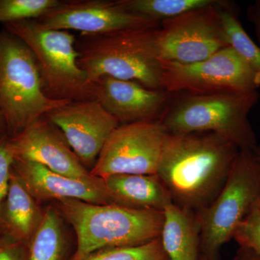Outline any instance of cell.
I'll return each mask as SVG.
<instances>
[{"label":"cell","mask_w":260,"mask_h":260,"mask_svg":"<svg viewBox=\"0 0 260 260\" xmlns=\"http://www.w3.org/2000/svg\"><path fill=\"white\" fill-rule=\"evenodd\" d=\"M90 95L120 124L160 120L171 102L164 89H149L131 80L103 76L90 83Z\"/></svg>","instance_id":"4fadbf2b"},{"label":"cell","mask_w":260,"mask_h":260,"mask_svg":"<svg viewBox=\"0 0 260 260\" xmlns=\"http://www.w3.org/2000/svg\"><path fill=\"white\" fill-rule=\"evenodd\" d=\"M225 5L220 1L162 21L156 32L160 60L191 64L229 47L221 18Z\"/></svg>","instance_id":"9c48e42d"},{"label":"cell","mask_w":260,"mask_h":260,"mask_svg":"<svg viewBox=\"0 0 260 260\" xmlns=\"http://www.w3.org/2000/svg\"><path fill=\"white\" fill-rule=\"evenodd\" d=\"M56 205L76 234V248L70 260H83L108 248L143 245L161 234L164 212L75 199L61 200Z\"/></svg>","instance_id":"7a4b0ae2"},{"label":"cell","mask_w":260,"mask_h":260,"mask_svg":"<svg viewBox=\"0 0 260 260\" xmlns=\"http://www.w3.org/2000/svg\"><path fill=\"white\" fill-rule=\"evenodd\" d=\"M233 239L239 246L249 248L260 256V199L238 226Z\"/></svg>","instance_id":"cb8c5ba5"},{"label":"cell","mask_w":260,"mask_h":260,"mask_svg":"<svg viewBox=\"0 0 260 260\" xmlns=\"http://www.w3.org/2000/svg\"><path fill=\"white\" fill-rule=\"evenodd\" d=\"M28 245L0 233V260H27Z\"/></svg>","instance_id":"484cf974"},{"label":"cell","mask_w":260,"mask_h":260,"mask_svg":"<svg viewBox=\"0 0 260 260\" xmlns=\"http://www.w3.org/2000/svg\"><path fill=\"white\" fill-rule=\"evenodd\" d=\"M44 214L13 169L9 189L0 209V233L28 245L42 225Z\"/></svg>","instance_id":"2e32d148"},{"label":"cell","mask_w":260,"mask_h":260,"mask_svg":"<svg viewBox=\"0 0 260 260\" xmlns=\"http://www.w3.org/2000/svg\"><path fill=\"white\" fill-rule=\"evenodd\" d=\"M226 6L222 8L221 18L228 44L260 73V47L251 40L237 15Z\"/></svg>","instance_id":"44dd1931"},{"label":"cell","mask_w":260,"mask_h":260,"mask_svg":"<svg viewBox=\"0 0 260 260\" xmlns=\"http://www.w3.org/2000/svg\"><path fill=\"white\" fill-rule=\"evenodd\" d=\"M59 0H0V23L38 20L59 3Z\"/></svg>","instance_id":"603a6c76"},{"label":"cell","mask_w":260,"mask_h":260,"mask_svg":"<svg viewBox=\"0 0 260 260\" xmlns=\"http://www.w3.org/2000/svg\"><path fill=\"white\" fill-rule=\"evenodd\" d=\"M103 179L113 204L161 212L173 204L172 195L158 175L114 174Z\"/></svg>","instance_id":"e0dca14e"},{"label":"cell","mask_w":260,"mask_h":260,"mask_svg":"<svg viewBox=\"0 0 260 260\" xmlns=\"http://www.w3.org/2000/svg\"><path fill=\"white\" fill-rule=\"evenodd\" d=\"M45 116L62 132L85 167H93L108 138L120 125L95 100L69 102Z\"/></svg>","instance_id":"7c38bea8"},{"label":"cell","mask_w":260,"mask_h":260,"mask_svg":"<svg viewBox=\"0 0 260 260\" xmlns=\"http://www.w3.org/2000/svg\"><path fill=\"white\" fill-rule=\"evenodd\" d=\"M198 260H208L206 259V257H205L204 256L202 255V254H200L199 258H198Z\"/></svg>","instance_id":"4dcf8cb0"},{"label":"cell","mask_w":260,"mask_h":260,"mask_svg":"<svg viewBox=\"0 0 260 260\" xmlns=\"http://www.w3.org/2000/svg\"><path fill=\"white\" fill-rule=\"evenodd\" d=\"M14 158L37 162L68 177L85 179L90 171L73 151L62 132L45 115L9 138Z\"/></svg>","instance_id":"5bb4252c"},{"label":"cell","mask_w":260,"mask_h":260,"mask_svg":"<svg viewBox=\"0 0 260 260\" xmlns=\"http://www.w3.org/2000/svg\"><path fill=\"white\" fill-rule=\"evenodd\" d=\"M13 169L39 204L64 199L79 200L96 205L113 204L102 178L68 177L37 162L15 158Z\"/></svg>","instance_id":"9a60e30c"},{"label":"cell","mask_w":260,"mask_h":260,"mask_svg":"<svg viewBox=\"0 0 260 260\" xmlns=\"http://www.w3.org/2000/svg\"><path fill=\"white\" fill-rule=\"evenodd\" d=\"M68 102L52 100L45 95L30 48L14 34L0 30V112L9 137L19 134Z\"/></svg>","instance_id":"5b68a950"},{"label":"cell","mask_w":260,"mask_h":260,"mask_svg":"<svg viewBox=\"0 0 260 260\" xmlns=\"http://www.w3.org/2000/svg\"><path fill=\"white\" fill-rule=\"evenodd\" d=\"M8 135V126L4 116L0 112V140Z\"/></svg>","instance_id":"f1b7e54d"},{"label":"cell","mask_w":260,"mask_h":260,"mask_svg":"<svg viewBox=\"0 0 260 260\" xmlns=\"http://www.w3.org/2000/svg\"><path fill=\"white\" fill-rule=\"evenodd\" d=\"M3 25L30 48L37 60L43 90L49 99L67 102L93 100L86 75L78 65L74 34L48 28L38 20Z\"/></svg>","instance_id":"8992f818"},{"label":"cell","mask_w":260,"mask_h":260,"mask_svg":"<svg viewBox=\"0 0 260 260\" xmlns=\"http://www.w3.org/2000/svg\"><path fill=\"white\" fill-rule=\"evenodd\" d=\"M254 153L255 154L256 158L260 164V145H257L255 148L254 149Z\"/></svg>","instance_id":"f546056e"},{"label":"cell","mask_w":260,"mask_h":260,"mask_svg":"<svg viewBox=\"0 0 260 260\" xmlns=\"http://www.w3.org/2000/svg\"><path fill=\"white\" fill-rule=\"evenodd\" d=\"M160 240L169 260H198L201 224L190 208L173 204L164 211Z\"/></svg>","instance_id":"ac0fdd59"},{"label":"cell","mask_w":260,"mask_h":260,"mask_svg":"<svg viewBox=\"0 0 260 260\" xmlns=\"http://www.w3.org/2000/svg\"><path fill=\"white\" fill-rule=\"evenodd\" d=\"M9 135L0 140V209L9 189L14 155L9 143Z\"/></svg>","instance_id":"d4e9b609"},{"label":"cell","mask_w":260,"mask_h":260,"mask_svg":"<svg viewBox=\"0 0 260 260\" xmlns=\"http://www.w3.org/2000/svg\"><path fill=\"white\" fill-rule=\"evenodd\" d=\"M232 260H260V256L249 248L240 246Z\"/></svg>","instance_id":"83f0119b"},{"label":"cell","mask_w":260,"mask_h":260,"mask_svg":"<svg viewBox=\"0 0 260 260\" xmlns=\"http://www.w3.org/2000/svg\"><path fill=\"white\" fill-rule=\"evenodd\" d=\"M259 199V162L254 150H240L220 194L208 208L196 212L201 224L200 254L220 260L222 246Z\"/></svg>","instance_id":"52a82bcc"},{"label":"cell","mask_w":260,"mask_h":260,"mask_svg":"<svg viewBox=\"0 0 260 260\" xmlns=\"http://www.w3.org/2000/svg\"><path fill=\"white\" fill-rule=\"evenodd\" d=\"M126 10L161 23L188 12L217 4L216 0H119Z\"/></svg>","instance_id":"ffe728a7"},{"label":"cell","mask_w":260,"mask_h":260,"mask_svg":"<svg viewBox=\"0 0 260 260\" xmlns=\"http://www.w3.org/2000/svg\"><path fill=\"white\" fill-rule=\"evenodd\" d=\"M61 218L57 208H47L42 225L28 244L27 260L71 259L73 255Z\"/></svg>","instance_id":"d6986e66"},{"label":"cell","mask_w":260,"mask_h":260,"mask_svg":"<svg viewBox=\"0 0 260 260\" xmlns=\"http://www.w3.org/2000/svg\"><path fill=\"white\" fill-rule=\"evenodd\" d=\"M159 28V27H158ZM158 28H136L77 38L78 65L90 84L103 76L131 80L149 89H162Z\"/></svg>","instance_id":"3957f363"},{"label":"cell","mask_w":260,"mask_h":260,"mask_svg":"<svg viewBox=\"0 0 260 260\" xmlns=\"http://www.w3.org/2000/svg\"><path fill=\"white\" fill-rule=\"evenodd\" d=\"M239 151L231 140L212 132L169 133L157 175L174 204L199 212L220 194Z\"/></svg>","instance_id":"6da1fadb"},{"label":"cell","mask_w":260,"mask_h":260,"mask_svg":"<svg viewBox=\"0 0 260 260\" xmlns=\"http://www.w3.org/2000/svg\"><path fill=\"white\" fill-rule=\"evenodd\" d=\"M83 260H169L160 238L135 246L108 248L95 251Z\"/></svg>","instance_id":"7402d4cb"},{"label":"cell","mask_w":260,"mask_h":260,"mask_svg":"<svg viewBox=\"0 0 260 260\" xmlns=\"http://www.w3.org/2000/svg\"><path fill=\"white\" fill-rule=\"evenodd\" d=\"M248 19L254 24L256 37L260 44V0H257L248 8Z\"/></svg>","instance_id":"4316f807"},{"label":"cell","mask_w":260,"mask_h":260,"mask_svg":"<svg viewBox=\"0 0 260 260\" xmlns=\"http://www.w3.org/2000/svg\"><path fill=\"white\" fill-rule=\"evenodd\" d=\"M48 28L78 30L80 34L101 35L136 28H158L156 21L126 10L119 0H67L38 19Z\"/></svg>","instance_id":"8fae6325"},{"label":"cell","mask_w":260,"mask_h":260,"mask_svg":"<svg viewBox=\"0 0 260 260\" xmlns=\"http://www.w3.org/2000/svg\"><path fill=\"white\" fill-rule=\"evenodd\" d=\"M259 97L257 90L186 93L170 103L160 121L169 134L212 132L241 150H254L258 145L249 114Z\"/></svg>","instance_id":"277c9868"},{"label":"cell","mask_w":260,"mask_h":260,"mask_svg":"<svg viewBox=\"0 0 260 260\" xmlns=\"http://www.w3.org/2000/svg\"><path fill=\"white\" fill-rule=\"evenodd\" d=\"M161 66L162 89L170 93L252 91L260 87V73L230 46L198 62L161 61Z\"/></svg>","instance_id":"ba28073f"},{"label":"cell","mask_w":260,"mask_h":260,"mask_svg":"<svg viewBox=\"0 0 260 260\" xmlns=\"http://www.w3.org/2000/svg\"><path fill=\"white\" fill-rule=\"evenodd\" d=\"M168 136L160 120L120 124L108 138L90 175H157Z\"/></svg>","instance_id":"30bf717a"}]
</instances>
